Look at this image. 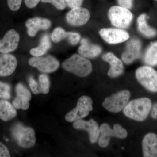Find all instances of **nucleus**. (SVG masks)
<instances>
[{"label": "nucleus", "mask_w": 157, "mask_h": 157, "mask_svg": "<svg viewBox=\"0 0 157 157\" xmlns=\"http://www.w3.org/2000/svg\"><path fill=\"white\" fill-rule=\"evenodd\" d=\"M151 108V100L147 98H142L128 103L123 109V112L126 116L131 119L143 121L146 119Z\"/></svg>", "instance_id": "f257e3e1"}, {"label": "nucleus", "mask_w": 157, "mask_h": 157, "mask_svg": "<svg viewBox=\"0 0 157 157\" xmlns=\"http://www.w3.org/2000/svg\"><path fill=\"white\" fill-rule=\"evenodd\" d=\"M62 67L66 71L80 77L88 76L93 70L91 62L87 59L76 54L64 61Z\"/></svg>", "instance_id": "f03ea898"}, {"label": "nucleus", "mask_w": 157, "mask_h": 157, "mask_svg": "<svg viewBox=\"0 0 157 157\" xmlns=\"http://www.w3.org/2000/svg\"><path fill=\"white\" fill-rule=\"evenodd\" d=\"M11 134L17 144L21 147L32 148L36 144L35 132L32 128L17 123L11 129Z\"/></svg>", "instance_id": "7ed1b4c3"}, {"label": "nucleus", "mask_w": 157, "mask_h": 157, "mask_svg": "<svg viewBox=\"0 0 157 157\" xmlns=\"http://www.w3.org/2000/svg\"><path fill=\"white\" fill-rule=\"evenodd\" d=\"M108 16L113 25L121 29L128 28L133 19V14L130 9L120 6L110 7Z\"/></svg>", "instance_id": "20e7f679"}, {"label": "nucleus", "mask_w": 157, "mask_h": 157, "mask_svg": "<svg viewBox=\"0 0 157 157\" xmlns=\"http://www.w3.org/2000/svg\"><path fill=\"white\" fill-rule=\"evenodd\" d=\"M137 81L149 91L157 92V71L149 66L140 67L135 72Z\"/></svg>", "instance_id": "39448f33"}, {"label": "nucleus", "mask_w": 157, "mask_h": 157, "mask_svg": "<svg viewBox=\"0 0 157 157\" xmlns=\"http://www.w3.org/2000/svg\"><path fill=\"white\" fill-rule=\"evenodd\" d=\"M131 94L128 90H123L105 98L102 106L109 112L117 113L123 110L128 104Z\"/></svg>", "instance_id": "423d86ee"}, {"label": "nucleus", "mask_w": 157, "mask_h": 157, "mask_svg": "<svg viewBox=\"0 0 157 157\" xmlns=\"http://www.w3.org/2000/svg\"><path fill=\"white\" fill-rule=\"evenodd\" d=\"M93 101L87 96H82L78 99L75 108L65 116V119L69 122H73L87 116L93 110Z\"/></svg>", "instance_id": "0eeeda50"}, {"label": "nucleus", "mask_w": 157, "mask_h": 157, "mask_svg": "<svg viewBox=\"0 0 157 157\" xmlns=\"http://www.w3.org/2000/svg\"><path fill=\"white\" fill-rule=\"evenodd\" d=\"M100 128L101 136L98 139V144L103 148L108 146L111 137L124 139L128 136L126 130L119 124H114L113 129H111L107 124H102Z\"/></svg>", "instance_id": "6e6552de"}, {"label": "nucleus", "mask_w": 157, "mask_h": 157, "mask_svg": "<svg viewBox=\"0 0 157 157\" xmlns=\"http://www.w3.org/2000/svg\"><path fill=\"white\" fill-rule=\"evenodd\" d=\"M28 63L31 67L36 68L40 72L45 73L55 72L59 67V61L50 55L33 57L29 60Z\"/></svg>", "instance_id": "1a4fd4ad"}, {"label": "nucleus", "mask_w": 157, "mask_h": 157, "mask_svg": "<svg viewBox=\"0 0 157 157\" xmlns=\"http://www.w3.org/2000/svg\"><path fill=\"white\" fill-rule=\"evenodd\" d=\"M99 34L104 41L109 44H117L126 42L130 38L127 31L119 28H103Z\"/></svg>", "instance_id": "9d476101"}, {"label": "nucleus", "mask_w": 157, "mask_h": 157, "mask_svg": "<svg viewBox=\"0 0 157 157\" xmlns=\"http://www.w3.org/2000/svg\"><path fill=\"white\" fill-rule=\"evenodd\" d=\"M73 127L76 130H84L88 132L91 143H95L100 137V128L97 122L93 119L86 121L79 119L73 122Z\"/></svg>", "instance_id": "9b49d317"}, {"label": "nucleus", "mask_w": 157, "mask_h": 157, "mask_svg": "<svg viewBox=\"0 0 157 157\" xmlns=\"http://www.w3.org/2000/svg\"><path fill=\"white\" fill-rule=\"evenodd\" d=\"M66 20L69 24L74 26L85 25L89 20L90 13L87 9L82 7L73 8L67 13Z\"/></svg>", "instance_id": "f8f14e48"}, {"label": "nucleus", "mask_w": 157, "mask_h": 157, "mask_svg": "<svg viewBox=\"0 0 157 157\" xmlns=\"http://www.w3.org/2000/svg\"><path fill=\"white\" fill-rule=\"evenodd\" d=\"M141 42L139 39H133L127 42L125 49L121 56L123 61L127 65L131 64L139 58L141 54Z\"/></svg>", "instance_id": "ddd939ff"}, {"label": "nucleus", "mask_w": 157, "mask_h": 157, "mask_svg": "<svg viewBox=\"0 0 157 157\" xmlns=\"http://www.w3.org/2000/svg\"><path fill=\"white\" fill-rule=\"evenodd\" d=\"M19 41V34L13 29L9 30L0 39V53H9L16 50Z\"/></svg>", "instance_id": "4468645a"}, {"label": "nucleus", "mask_w": 157, "mask_h": 157, "mask_svg": "<svg viewBox=\"0 0 157 157\" xmlns=\"http://www.w3.org/2000/svg\"><path fill=\"white\" fill-rule=\"evenodd\" d=\"M102 59L109 64V69L108 71L109 77L116 78L124 73V67L122 62L112 52L104 54Z\"/></svg>", "instance_id": "2eb2a0df"}, {"label": "nucleus", "mask_w": 157, "mask_h": 157, "mask_svg": "<svg viewBox=\"0 0 157 157\" xmlns=\"http://www.w3.org/2000/svg\"><path fill=\"white\" fill-rule=\"evenodd\" d=\"M17 62L14 55L9 53L0 54V76L11 75L16 70Z\"/></svg>", "instance_id": "dca6fc26"}, {"label": "nucleus", "mask_w": 157, "mask_h": 157, "mask_svg": "<svg viewBox=\"0 0 157 157\" xmlns=\"http://www.w3.org/2000/svg\"><path fill=\"white\" fill-rule=\"evenodd\" d=\"M25 26L28 29L27 33L29 36H36L38 31L48 29L51 26V22L46 18L36 17L30 18L26 21Z\"/></svg>", "instance_id": "f3484780"}, {"label": "nucleus", "mask_w": 157, "mask_h": 157, "mask_svg": "<svg viewBox=\"0 0 157 157\" xmlns=\"http://www.w3.org/2000/svg\"><path fill=\"white\" fill-rule=\"evenodd\" d=\"M80 43L78 52L80 56L85 58H95L102 52V48L100 45L90 43L86 38L82 39Z\"/></svg>", "instance_id": "a211bd4d"}, {"label": "nucleus", "mask_w": 157, "mask_h": 157, "mask_svg": "<svg viewBox=\"0 0 157 157\" xmlns=\"http://www.w3.org/2000/svg\"><path fill=\"white\" fill-rule=\"evenodd\" d=\"M143 156L157 157V135L155 133L147 134L142 143Z\"/></svg>", "instance_id": "6ab92c4d"}, {"label": "nucleus", "mask_w": 157, "mask_h": 157, "mask_svg": "<svg viewBox=\"0 0 157 157\" xmlns=\"http://www.w3.org/2000/svg\"><path fill=\"white\" fill-rule=\"evenodd\" d=\"M147 16L145 14H140L137 18V22L138 30L140 33L146 38H153L156 36L157 31L155 29L148 25L146 21Z\"/></svg>", "instance_id": "aec40b11"}, {"label": "nucleus", "mask_w": 157, "mask_h": 157, "mask_svg": "<svg viewBox=\"0 0 157 157\" xmlns=\"http://www.w3.org/2000/svg\"><path fill=\"white\" fill-rule=\"evenodd\" d=\"M16 108L6 100H0V119L5 121L11 120L17 116Z\"/></svg>", "instance_id": "412c9836"}, {"label": "nucleus", "mask_w": 157, "mask_h": 157, "mask_svg": "<svg viewBox=\"0 0 157 157\" xmlns=\"http://www.w3.org/2000/svg\"><path fill=\"white\" fill-rule=\"evenodd\" d=\"M51 47V44L48 35H44L40 40V44L36 48L30 51L31 55L34 57L42 56L45 54Z\"/></svg>", "instance_id": "4be33fe9"}, {"label": "nucleus", "mask_w": 157, "mask_h": 157, "mask_svg": "<svg viewBox=\"0 0 157 157\" xmlns=\"http://www.w3.org/2000/svg\"><path fill=\"white\" fill-rule=\"evenodd\" d=\"M144 61L148 66H157V41L151 43L147 48Z\"/></svg>", "instance_id": "5701e85b"}, {"label": "nucleus", "mask_w": 157, "mask_h": 157, "mask_svg": "<svg viewBox=\"0 0 157 157\" xmlns=\"http://www.w3.org/2000/svg\"><path fill=\"white\" fill-rule=\"evenodd\" d=\"M70 32H67L61 27L54 29L51 35V39L53 42L57 43L64 39L68 40L70 36Z\"/></svg>", "instance_id": "b1692460"}, {"label": "nucleus", "mask_w": 157, "mask_h": 157, "mask_svg": "<svg viewBox=\"0 0 157 157\" xmlns=\"http://www.w3.org/2000/svg\"><path fill=\"white\" fill-rule=\"evenodd\" d=\"M30 100L24 96L17 95L12 102V104L16 109H21L23 110H27L29 107Z\"/></svg>", "instance_id": "393cba45"}, {"label": "nucleus", "mask_w": 157, "mask_h": 157, "mask_svg": "<svg viewBox=\"0 0 157 157\" xmlns=\"http://www.w3.org/2000/svg\"><path fill=\"white\" fill-rule=\"evenodd\" d=\"M39 83L40 93L43 94H48L50 88V81L48 76L45 74H41L39 76Z\"/></svg>", "instance_id": "a878e982"}, {"label": "nucleus", "mask_w": 157, "mask_h": 157, "mask_svg": "<svg viewBox=\"0 0 157 157\" xmlns=\"http://www.w3.org/2000/svg\"><path fill=\"white\" fill-rule=\"evenodd\" d=\"M11 87L10 85L0 81V98L5 100L11 98Z\"/></svg>", "instance_id": "bb28decb"}, {"label": "nucleus", "mask_w": 157, "mask_h": 157, "mask_svg": "<svg viewBox=\"0 0 157 157\" xmlns=\"http://www.w3.org/2000/svg\"><path fill=\"white\" fill-rule=\"evenodd\" d=\"M42 2L44 3H51L59 10H63L67 6L65 0H42Z\"/></svg>", "instance_id": "cd10ccee"}, {"label": "nucleus", "mask_w": 157, "mask_h": 157, "mask_svg": "<svg viewBox=\"0 0 157 157\" xmlns=\"http://www.w3.org/2000/svg\"><path fill=\"white\" fill-rule=\"evenodd\" d=\"M29 84L31 90L35 94H38L40 93L39 83L33 78V76H30L29 78Z\"/></svg>", "instance_id": "c85d7f7f"}, {"label": "nucleus", "mask_w": 157, "mask_h": 157, "mask_svg": "<svg viewBox=\"0 0 157 157\" xmlns=\"http://www.w3.org/2000/svg\"><path fill=\"white\" fill-rule=\"evenodd\" d=\"M22 0H7L9 9L12 11H17L21 6Z\"/></svg>", "instance_id": "c756f323"}, {"label": "nucleus", "mask_w": 157, "mask_h": 157, "mask_svg": "<svg viewBox=\"0 0 157 157\" xmlns=\"http://www.w3.org/2000/svg\"><path fill=\"white\" fill-rule=\"evenodd\" d=\"M84 1V0H65L67 6L71 9L81 7Z\"/></svg>", "instance_id": "7c9ffc66"}, {"label": "nucleus", "mask_w": 157, "mask_h": 157, "mask_svg": "<svg viewBox=\"0 0 157 157\" xmlns=\"http://www.w3.org/2000/svg\"><path fill=\"white\" fill-rule=\"evenodd\" d=\"M134 0H117L118 4L120 6L130 9L133 7Z\"/></svg>", "instance_id": "2f4dec72"}, {"label": "nucleus", "mask_w": 157, "mask_h": 157, "mask_svg": "<svg viewBox=\"0 0 157 157\" xmlns=\"http://www.w3.org/2000/svg\"><path fill=\"white\" fill-rule=\"evenodd\" d=\"M11 156L9 149L7 147L0 142V157H9Z\"/></svg>", "instance_id": "473e14b6"}, {"label": "nucleus", "mask_w": 157, "mask_h": 157, "mask_svg": "<svg viewBox=\"0 0 157 157\" xmlns=\"http://www.w3.org/2000/svg\"><path fill=\"white\" fill-rule=\"evenodd\" d=\"M40 0H25V5L28 8L33 9L38 5Z\"/></svg>", "instance_id": "72a5a7b5"}, {"label": "nucleus", "mask_w": 157, "mask_h": 157, "mask_svg": "<svg viewBox=\"0 0 157 157\" xmlns=\"http://www.w3.org/2000/svg\"><path fill=\"white\" fill-rule=\"evenodd\" d=\"M151 110V117L155 119H157V103L154 105Z\"/></svg>", "instance_id": "f704fd0d"}, {"label": "nucleus", "mask_w": 157, "mask_h": 157, "mask_svg": "<svg viewBox=\"0 0 157 157\" xmlns=\"http://www.w3.org/2000/svg\"><path fill=\"white\" fill-rule=\"evenodd\" d=\"M156 1H157V0H156Z\"/></svg>", "instance_id": "c9c22d12"}]
</instances>
